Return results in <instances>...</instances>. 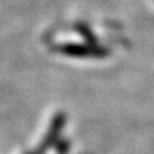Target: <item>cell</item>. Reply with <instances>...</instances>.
Returning <instances> with one entry per match:
<instances>
[{"label": "cell", "mask_w": 154, "mask_h": 154, "mask_svg": "<svg viewBox=\"0 0 154 154\" xmlns=\"http://www.w3.org/2000/svg\"><path fill=\"white\" fill-rule=\"evenodd\" d=\"M57 51L69 57H77V59H86V57H94L101 59L109 56V50L100 47L97 44H61L57 47Z\"/></svg>", "instance_id": "1"}, {"label": "cell", "mask_w": 154, "mask_h": 154, "mask_svg": "<svg viewBox=\"0 0 154 154\" xmlns=\"http://www.w3.org/2000/svg\"><path fill=\"white\" fill-rule=\"evenodd\" d=\"M64 124H66V114L61 113V111L60 113H56L54 117H53L51 121H50L49 130L46 131V136L43 137L42 143L38 146V149H37L38 154H44L47 150H50L53 146H54L56 141L60 138L61 130H63Z\"/></svg>", "instance_id": "2"}, {"label": "cell", "mask_w": 154, "mask_h": 154, "mask_svg": "<svg viewBox=\"0 0 154 154\" xmlns=\"http://www.w3.org/2000/svg\"><path fill=\"white\" fill-rule=\"evenodd\" d=\"M53 147H54L56 151L59 154H67L69 150H70V141H69V140H64V138H59Z\"/></svg>", "instance_id": "3"}, {"label": "cell", "mask_w": 154, "mask_h": 154, "mask_svg": "<svg viewBox=\"0 0 154 154\" xmlns=\"http://www.w3.org/2000/svg\"><path fill=\"white\" fill-rule=\"evenodd\" d=\"M26 154H38V153H37V150H34V151H29V153H26Z\"/></svg>", "instance_id": "4"}]
</instances>
